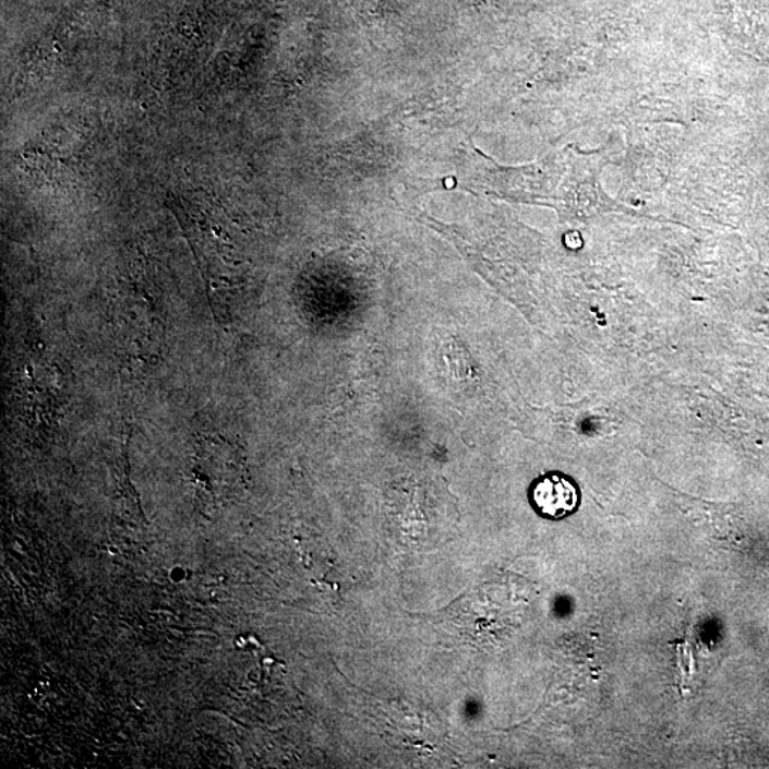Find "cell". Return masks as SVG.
<instances>
[{
	"instance_id": "1",
	"label": "cell",
	"mask_w": 769,
	"mask_h": 769,
	"mask_svg": "<svg viewBox=\"0 0 769 769\" xmlns=\"http://www.w3.org/2000/svg\"><path fill=\"white\" fill-rule=\"evenodd\" d=\"M195 496L207 509H220L235 493L237 461L235 450L224 437L203 440L195 449L190 468Z\"/></svg>"
},
{
	"instance_id": "2",
	"label": "cell",
	"mask_w": 769,
	"mask_h": 769,
	"mask_svg": "<svg viewBox=\"0 0 769 769\" xmlns=\"http://www.w3.org/2000/svg\"><path fill=\"white\" fill-rule=\"evenodd\" d=\"M530 501L539 515L550 520H561L579 507V489L570 478L550 473L536 480L530 489Z\"/></svg>"
}]
</instances>
